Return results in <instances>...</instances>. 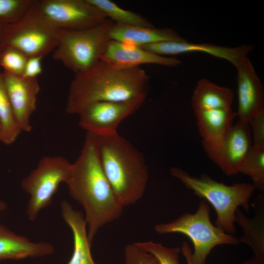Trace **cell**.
<instances>
[{"label": "cell", "mask_w": 264, "mask_h": 264, "mask_svg": "<svg viewBox=\"0 0 264 264\" xmlns=\"http://www.w3.org/2000/svg\"><path fill=\"white\" fill-rule=\"evenodd\" d=\"M66 184L70 196L84 209L91 243L98 230L118 219L124 208L104 172L96 135L87 132L81 153L71 164Z\"/></svg>", "instance_id": "6da1fadb"}, {"label": "cell", "mask_w": 264, "mask_h": 264, "mask_svg": "<svg viewBox=\"0 0 264 264\" xmlns=\"http://www.w3.org/2000/svg\"><path fill=\"white\" fill-rule=\"evenodd\" d=\"M149 81L140 66L118 67L100 60L89 70L75 74L70 85L66 111L78 114L96 102L145 99Z\"/></svg>", "instance_id": "7a4b0ae2"}, {"label": "cell", "mask_w": 264, "mask_h": 264, "mask_svg": "<svg viewBox=\"0 0 264 264\" xmlns=\"http://www.w3.org/2000/svg\"><path fill=\"white\" fill-rule=\"evenodd\" d=\"M98 138L103 169L116 198L124 207L136 203L148 180L143 155L118 133Z\"/></svg>", "instance_id": "3957f363"}, {"label": "cell", "mask_w": 264, "mask_h": 264, "mask_svg": "<svg viewBox=\"0 0 264 264\" xmlns=\"http://www.w3.org/2000/svg\"><path fill=\"white\" fill-rule=\"evenodd\" d=\"M170 173L196 195L209 202L215 210V226L232 234L236 232V211L240 206L248 212L249 200L255 190L247 183L227 185L211 178L206 174L200 177L191 176L179 167H172Z\"/></svg>", "instance_id": "277c9868"}, {"label": "cell", "mask_w": 264, "mask_h": 264, "mask_svg": "<svg viewBox=\"0 0 264 264\" xmlns=\"http://www.w3.org/2000/svg\"><path fill=\"white\" fill-rule=\"evenodd\" d=\"M114 23L108 18L102 23L87 29H57L58 44L52 58L75 74L89 70L101 60L111 40L110 30Z\"/></svg>", "instance_id": "5b68a950"}, {"label": "cell", "mask_w": 264, "mask_h": 264, "mask_svg": "<svg viewBox=\"0 0 264 264\" xmlns=\"http://www.w3.org/2000/svg\"><path fill=\"white\" fill-rule=\"evenodd\" d=\"M210 208L207 202L201 199L194 214L185 213L175 220L155 225V230L160 234L179 233L192 242L194 251L191 255L193 264H206L207 256L215 246L220 244L236 245L239 239L226 234L210 219Z\"/></svg>", "instance_id": "8992f818"}, {"label": "cell", "mask_w": 264, "mask_h": 264, "mask_svg": "<svg viewBox=\"0 0 264 264\" xmlns=\"http://www.w3.org/2000/svg\"><path fill=\"white\" fill-rule=\"evenodd\" d=\"M4 46L13 47L27 58H43L55 49L57 29L39 13L33 4L19 21L5 26Z\"/></svg>", "instance_id": "52a82bcc"}, {"label": "cell", "mask_w": 264, "mask_h": 264, "mask_svg": "<svg viewBox=\"0 0 264 264\" xmlns=\"http://www.w3.org/2000/svg\"><path fill=\"white\" fill-rule=\"evenodd\" d=\"M71 164L63 157L44 156L22 181V187L30 196L26 208L29 220L34 221L39 212L51 203L60 184L67 181Z\"/></svg>", "instance_id": "ba28073f"}, {"label": "cell", "mask_w": 264, "mask_h": 264, "mask_svg": "<svg viewBox=\"0 0 264 264\" xmlns=\"http://www.w3.org/2000/svg\"><path fill=\"white\" fill-rule=\"evenodd\" d=\"M33 4L42 17L56 29H87L108 19L88 0H33Z\"/></svg>", "instance_id": "9c48e42d"}, {"label": "cell", "mask_w": 264, "mask_h": 264, "mask_svg": "<svg viewBox=\"0 0 264 264\" xmlns=\"http://www.w3.org/2000/svg\"><path fill=\"white\" fill-rule=\"evenodd\" d=\"M145 100L99 101L91 103L78 113L79 124L87 132L97 136L117 133L120 123L140 108Z\"/></svg>", "instance_id": "30bf717a"}, {"label": "cell", "mask_w": 264, "mask_h": 264, "mask_svg": "<svg viewBox=\"0 0 264 264\" xmlns=\"http://www.w3.org/2000/svg\"><path fill=\"white\" fill-rule=\"evenodd\" d=\"M237 70L239 120L249 124L264 112V92L262 83L247 56L234 65Z\"/></svg>", "instance_id": "8fae6325"}, {"label": "cell", "mask_w": 264, "mask_h": 264, "mask_svg": "<svg viewBox=\"0 0 264 264\" xmlns=\"http://www.w3.org/2000/svg\"><path fill=\"white\" fill-rule=\"evenodd\" d=\"M8 96L16 119L22 132H29L31 117L36 107L40 91L37 78H29L2 72Z\"/></svg>", "instance_id": "7c38bea8"}, {"label": "cell", "mask_w": 264, "mask_h": 264, "mask_svg": "<svg viewBox=\"0 0 264 264\" xmlns=\"http://www.w3.org/2000/svg\"><path fill=\"white\" fill-rule=\"evenodd\" d=\"M251 129L248 123L238 120L224 137L215 163L227 176L240 173L252 146Z\"/></svg>", "instance_id": "4fadbf2b"}, {"label": "cell", "mask_w": 264, "mask_h": 264, "mask_svg": "<svg viewBox=\"0 0 264 264\" xmlns=\"http://www.w3.org/2000/svg\"><path fill=\"white\" fill-rule=\"evenodd\" d=\"M194 111L203 148L209 157L215 163L225 135L232 125L237 113L231 109Z\"/></svg>", "instance_id": "5bb4252c"}, {"label": "cell", "mask_w": 264, "mask_h": 264, "mask_svg": "<svg viewBox=\"0 0 264 264\" xmlns=\"http://www.w3.org/2000/svg\"><path fill=\"white\" fill-rule=\"evenodd\" d=\"M101 60L114 66L133 67L147 64L176 66L181 64L175 57H165L146 50L141 47L111 40Z\"/></svg>", "instance_id": "9a60e30c"}, {"label": "cell", "mask_w": 264, "mask_h": 264, "mask_svg": "<svg viewBox=\"0 0 264 264\" xmlns=\"http://www.w3.org/2000/svg\"><path fill=\"white\" fill-rule=\"evenodd\" d=\"M142 48L160 55H176L193 52H201L225 59L234 66L252 50L250 45L235 47L210 44H194L186 40L167 41L140 46Z\"/></svg>", "instance_id": "2e32d148"}, {"label": "cell", "mask_w": 264, "mask_h": 264, "mask_svg": "<svg viewBox=\"0 0 264 264\" xmlns=\"http://www.w3.org/2000/svg\"><path fill=\"white\" fill-rule=\"evenodd\" d=\"M255 214L253 218L246 217L239 208L236 211V222L243 233L240 242L247 243L253 249L254 257L243 264H264V199L259 195L253 203Z\"/></svg>", "instance_id": "e0dca14e"}, {"label": "cell", "mask_w": 264, "mask_h": 264, "mask_svg": "<svg viewBox=\"0 0 264 264\" xmlns=\"http://www.w3.org/2000/svg\"><path fill=\"white\" fill-rule=\"evenodd\" d=\"M53 246L45 242H32L0 224V261L42 257L52 254Z\"/></svg>", "instance_id": "ac0fdd59"}, {"label": "cell", "mask_w": 264, "mask_h": 264, "mask_svg": "<svg viewBox=\"0 0 264 264\" xmlns=\"http://www.w3.org/2000/svg\"><path fill=\"white\" fill-rule=\"evenodd\" d=\"M110 36L112 40L139 46L163 42L185 40L170 28L130 26L116 23L110 28Z\"/></svg>", "instance_id": "d6986e66"}, {"label": "cell", "mask_w": 264, "mask_h": 264, "mask_svg": "<svg viewBox=\"0 0 264 264\" xmlns=\"http://www.w3.org/2000/svg\"><path fill=\"white\" fill-rule=\"evenodd\" d=\"M60 208L61 215L73 236V252L67 264H96L91 255V243L88 238L87 224L83 214L75 210L66 200L61 202Z\"/></svg>", "instance_id": "ffe728a7"}, {"label": "cell", "mask_w": 264, "mask_h": 264, "mask_svg": "<svg viewBox=\"0 0 264 264\" xmlns=\"http://www.w3.org/2000/svg\"><path fill=\"white\" fill-rule=\"evenodd\" d=\"M233 97V92L230 88L202 79L198 81L195 88L191 104L194 111L230 109Z\"/></svg>", "instance_id": "44dd1931"}, {"label": "cell", "mask_w": 264, "mask_h": 264, "mask_svg": "<svg viewBox=\"0 0 264 264\" xmlns=\"http://www.w3.org/2000/svg\"><path fill=\"white\" fill-rule=\"evenodd\" d=\"M0 125L1 129L0 141L5 145L13 143L22 132L15 117L1 72H0Z\"/></svg>", "instance_id": "7402d4cb"}, {"label": "cell", "mask_w": 264, "mask_h": 264, "mask_svg": "<svg viewBox=\"0 0 264 264\" xmlns=\"http://www.w3.org/2000/svg\"><path fill=\"white\" fill-rule=\"evenodd\" d=\"M88 1L98 8L108 18L115 23L130 26L155 27L142 15L122 9L110 0H88Z\"/></svg>", "instance_id": "603a6c76"}, {"label": "cell", "mask_w": 264, "mask_h": 264, "mask_svg": "<svg viewBox=\"0 0 264 264\" xmlns=\"http://www.w3.org/2000/svg\"><path fill=\"white\" fill-rule=\"evenodd\" d=\"M240 172L249 176L255 189L264 190V148L252 146L244 159Z\"/></svg>", "instance_id": "cb8c5ba5"}, {"label": "cell", "mask_w": 264, "mask_h": 264, "mask_svg": "<svg viewBox=\"0 0 264 264\" xmlns=\"http://www.w3.org/2000/svg\"><path fill=\"white\" fill-rule=\"evenodd\" d=\"M33 0H0V23H13L21 19L30 8Z\"/></svg>", "instance_id": "d4e9b609"}, {"label": "cell", "mask_w": 264, "mask_h": 264, "mask_svg": "<svg viewBox=\"0 0 264 264\" xmlns=\"http://www.w3.org/2000/svg\"><path fill=\"white\" fill-rule=\"evenodd\" d=\"M28 58L18 49L4 46L0 52V66L3 71L22 76Z\"/></svg>", "instance_id": "484cf974"}, {"label": "cell", "mask_w": 264, "mask_h": 264, "mask_svg": "<svg viewBox=\"0 0 264 264\" xmlns=\"http://www.w3.org/2000/svg\"><path fill=\"white\" fill-rule=\"evenodd\" d=\"M134 243L138 247L154 255L160 264H180L179 261L180 249L177 247L169 248L161 243L150 241Z\"/></svg>", "instance_id": "4316f807"}, {"label": "cell", "mask_w": 264, "mask_h": 264, "mask_svg": "<svg viewBox=\"0 0 264 264\" xmlns=\"http://www.w3.org/2000/svg\"><path fill=\"white\" fill-rule=\"evenodd\" d=\"M123 264H160L153 254L137 246L134 243L127 244L124 250Z\"/></svg>", "instance_id": "83f0119b"}, {"label": "cell", "mask_w": 264, "mask_h": 264, "mask_svg": "<svg viewBox=\"0 0 264 264\" xmlns=\"http://www.w3.org/2000/svg\"><path fill=\"white\" fill-rule=\"evenodd\" d=\"M249 125L253 132V146L264 148V112L253 118Z\"/></svg>", "instance_id": "f1b7e54d"}, {"label": "cell", "mask_w": 264, "mask_h": 264, "mask_svg": "<svg viewBox=\"0 0 264 264\" xmlns=\"http://www.w3.org/2000/svg\"><path fill=\"white\" fill-rule=\"evenodd\" d=\"M41 57H33L28 58L22 77L33 78L42 72Z\"/></svg>", "instance_id": "f546056e"}, {"label": "cell", "mask_w": 264, "mask_h": 264, "mask_svg": "<svg viewBox=\"0 0 264 264\" xmlns=\"http://www.w3.org/2000/svg\"><path fill=\"white\" fill-rule=\"evenodd\" d=\"M180 251L186 259L187 264H193L191 260L192 250L188 243L185 242H182Z\"/></svg>", "instance_id": "4dcf8cb0"}, {"label": "cell", "mask_w": 264, "mask_h": 264, "mask_svg": "<svg viewBox=\"0 0 264 264\" xmlns=\"http://www.w3.org/2000/svg\"><path fill=\"white\" fill-rule=\"evenodd\" d=\"M6 25V24L0 23V52L4 47V34Z\"/></svg>", "instance_id": "1f68e13d"}, {"label": "cell", "mask_w": 264, "mask_h": 264, "mask_svg": "<svg viewBox=\"0 0 264 264\" xmlns=\"http://www.w3.org/2000/svg\"><path fill=\"white\" fill-rule=\"evenodd\" d=\"M7 208L6 203L1 200H0V214L4 211Z\"/></svg>", "instance_id": "d6a6232c"}, {"label": "cell", "mask_w": 264, "mask_h": 264, "mask_svg": "<svg viewBox=\"0 0 264 264\" xmlns=\"http://www.w3.org/2000/svg\"><path fill=\"white\" fill-rule=\"evenodd\" d=\"M1 126L0 125V141H1Z\"/></svg>", "instance_id": "836d02e7"}]
</instances>
